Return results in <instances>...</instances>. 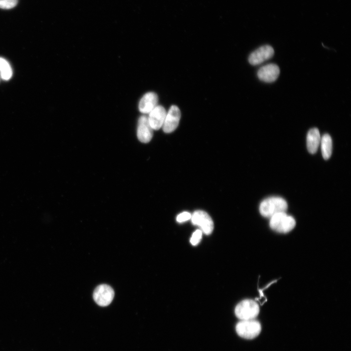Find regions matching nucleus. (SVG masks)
I'll use <instances>...</instances> for the list:
<instances>
[{
	"mask_svg": "<svg viewBox=\"0 0 351 351\" xmlns=\"http://www.w3.org/2000/svg\"><path fill=\"white\" fill-rule=\"evenodd\" d=\"M288 208L287 202L280 197H270L263 200L259 206V212L264 217L271 218L274 214L286 212Z\"/></svg>",
	"mask_w": 351,
	"mask_h": 351,
	"instance_id": "obj_1",
	"label": "nucleus"
},
{
	"mask_svg": "<svg viewBox=\"0 0 351 351\" xmlns=\"http://www.w3.org/2000/svg\"><path fill=\"white\" fill-rule=\"evenodd\" d=\"M235 332L240 337L245 339L256 338L261 332V325L255 319L240 320L235 325Z\"/></svg>",
	"mask_w": 351,
	"mask_h": 351,
	"instance_id": "obj_2",
	"label": "nucleus"
},
{
	"mask_svg": "<svg viewBox=\"0 0 351 351\" xmlns=\"http://www.w3.org/2000/svg\"><path fill=\"white\" fill-rule=\"evenodd\" d=\"M258 304L252 299H245L235 307L234 313L240 320L254 319L259 313Z\"/></svg>",
	"mask_w": 351,
	"mask_h": 351,
	"instance_id": "obj_3",
	"label": "nucleus"
},
{
	"mask_svg": "<svg viewBox=\"0 0 351 351\" xmlns=\"http://www.w3.org/2000/svg\"><path fill=\"white\" fill-rule=\"evenodd\" d=\"M295 224L294 218L286 212L276 214L270 218L271 228L278 233H287L294 228Z\"/></svg>",
	"mask_w": 351,
	"mask_h": 351,
	"instance_id": "obj_4",
	"label": "nucleus"
},
{
	"mask_svg": "<svg viewBox=\"0 0 351 351\" xmlns=\"http://www.w3.org/2000/svg\"><path fill=\"white\" fill-rule=\"evenodd\" d=\"M114 297L113 289L107 284L98 285L93 292V298L95 302L102 307L109 305L113 300Z\"/></svg>",
	"mask_w": 351,
	"mask_h": 351,
	"instance_id": "obj_5",
	"label": "nucleus"
},
{
	"mask_svg": "<svg viewBox=\"0 0 351 351\" xmlns=\"http://www.w3.org/2000/svg\"><path fill=\"white\" fill-rule=\"evenodd\" d=\"M192 223L197 225L201 231L206 234L212 233L214 229V223L210 216L205 211L197 210L194 212L191 217Z\"/></svg>",
	"mask_w": 351,
	"mask_h": 351,
	"instance_id": "obj_6",
	"label": "nucleus"
},
{
	"mask_svg": "<svg viewBox=\"0 0 351 351\" xmlns=\"http://www.w3.org/2000/svg\"><path fill=\"white\" fill-rule=\"evenodd\" d=\"M181 117V112L176 105H172L166 115L162 125L163 131L166 133H172L178 125Z\"/></svg>",
	"mask_w": 351,
	"mask_h": 351,
	"instance_id": "obj_7",
	"label": "nucleus"
},
{
	"mask_svg": "<svg viewBox=\"0 0 351 351\" xmlns=\"http://www.w3.org/2000/svg\"><path fill=\"white\" fill-rule=\"evenodd\" d=\"M273 54L274 50L271 46L263 45L250 54L248 59L249 62L253 65H258L271 58Z\"/></svg>",
	"mask_w": 351,
	"mask_h": 351,
	"instance_id": "obj_8",
	"label": "nucleus"
},
{
	"mask_svg": "<svg viewBox=\"0 0 351 351\" xmlns=\"http://www.w3.org/2000/svg\"><path fill=\"white\" fill-rule=\"evenodd\" d=\"M136 135L138 139L142 143H148L152 138L153 129L149 123L147 116L142 115L139 117Z\"/></svg>",
	"mask_w": 351,
	"mask_h": 351,
	"instance_id": "obj_9",
	"label": "nucleus"
},
{
	"mask_svg": "<svg viewBox=\"0 0 351 351\" xmlns=\"http://www.w3.org/2000/svg\"><path fill=\"white\" fill-rule=\"evenodd\" d=\"M280 73L279 67L275 64H268L261 67L257 72L259 79L266 82L274 81Z\"/></svg>",
	"mask_w": 351,
	"mask_h": 351,
	"instance_id": "obj_10",
	"label": "nucleus"
},
{
	"mask_svg": "<svg viewBox=\"0 0 351 351\" xmlns=\"http://www.w3.org/2000/svg\"><path fill=\"white\" fill-rule=\"evenodd\" d=\"M166 113L163 106L157 105L148 114V121L153 130H158L162 127Z\"/></svg>",
	"mask_w": 351,
	"mask_h": 351,
	"instance_id": "obj_11",
	"label": "nucleus"
},
{
	"mask_svg": "<svg viewBox=\"0 0 351 351\" xmlns=\"http://www.w3.org/2000/svg\"><path fill=\"white\" fill-rule=\"evenodd\" d=\"M158 96L154 92H148L144 94L138 103L139 111L142 114H149L157 105Z\"/></svg>",
	"mask_w": 351,
	"mask_h": 351,
	"instance_id": "obj_12",
	"label": "nucleus"
},
{
	"mask_svg": "<svg viewBox=\"0 0 351 351\" xmlns=\"http://www.w3.org/2000/svg\"><path fill=\"white\" fill-rule=\"evenodd\" d=\"M321 137L319 131L316 128L311 129L307 136V147L311 154L315 153L320 143Z\"/></svg>",
	"mask_w": 351,
	"mask_h": 351,
	"instance_id": "obj_13",
	"label": "nucleus"
},
{
	"mask_svg": "<svg viewBox=\"0 0 351 351\" xmlns=\"http://www.w3.org/2000/svg\"><path fill=\"white\" fill-rule=\"evenodd\" d=\"M320 144L322 156L327 160L332 153V143L331 136L328 134H324L321 138Z\"/></svg>",
	"mask_w": 351,
	"mask_h": 351,
	"instance_id": "obj_14",
	"label": "nucleus"
},
{
	"mask_svg": "<svg viewBox=\"0 0 351 351\" xmlns=\"http://www.w3.org/2000/svg\"><path fill=\"white\" fill-rule=\"evenodd\" d=\"M0 74L1 78L5 80L10 79L12 76V69L9 63L1 57H0Z\"/></svg>",
	"mask_w": 351,
	"mask_h": 351,
	"instance_id": "obj_15",
	"label": "nucleus"
},
{
	"mask_svg": "<svg viewBox=\"0 0 351 351\" xmlns=\"http://www.w3.org/2000/svg\"><path fill=\"white\" fill-rule=\"evenodd\" d=\"M18 0H0V8L4 9H11L16 6Z\"/></svg>",
	"mask_w": 351,
	"mask_h": 351,
	"instance_id": "obj_16",
	"label": "nucleus"
},
{
	"mask_svg": "<svg viewBox=\"0 0 351 351\" xmlns=\"http://www.w3.org/2000/svg\"><path fill=\"white\" fill-rule=\"evenodd\" d=\"M202 232L200 230H196L192 234L190 242L193 245H196L200 242L202 237Z\"/></svg>",
	"mask_w": 351,
	"mask_h": 351,
	"instance_id": "obj_17",
	"label": "nucleus"
},
{
	"mask_svg": "<svg viewBox=\"0 0 351 351\" xmlns=\"http://www.w3.org/2000/svg\"><path fill=\"white\" fill-rule=\"evenodd\" d=\"M191 214L187 212H184L179 214L176 217V221L178 222H183L191 219Z\"/></svg>",
	"mask_w": 351,
	"mask_h": 351,
	"instance_id": "obj_18",
	"label": "nucleus"
}]
</instances>
